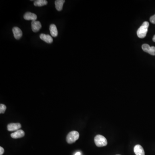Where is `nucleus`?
<instances>
[{
  "label": "nucleus",
  "instance_id": "obj_1",
  "mask_svg": "<svg viewBox=\"0 0 155 155\" xmlns=\"http://www.w3.org/2000/svg\"><path fill=\"white\" fill-rule=\"evenodd\" d=\"M149 26V23L146 21L144 22L142 25L139 28L137 31V34L139 38H143L146 36Z\"/></svg>",
  "mask_w": 155,
  "mask_h": 155
},
{
  "label": "nucleus",
  "instance_id": "obj_2",
  "mask_svg": "<svg viewBox=\"0 0 155 155\" xmlns=\"http://www.w3.org/2000/svg\"><path fill=\"white\" fill-rule=\"evenodd\" d=\"M80 134L77 131H73L68 134L66 137V141L69 144H71L79 139Z\"/></svg>",
  "mask_w": 155,
  "mask_h": 155
},
{
  "label": "nucleus",
  "instance_id": "obj_3",
  "mask_svg": "<svg viewBox=\"0 0 155 155\" xmlns=\"http://www.w3.org/2000/svg\"><path fill=\"white\" fill-rule=\"evenodd\" d=\"M94 142L98 147H103L107 145V140L104 136L101 135H96L94 138Z\"/></svg>",
  "mask_w": 155,
  "mask_h": 155
},
{
  "label": "nucleus",
  "instance_id": "obj_4",
  "mask_svg": "<svg viewBox=\"0 0 155 155\" xmlns=\"http://www.w3.org/2000/svg\"><path fill=\"white\" fill-rule=\"evenodd\" d=\"M142 48L143 51L151 55H155V47H150L148 44L142 45Z\"/></svg>",
  "mask_w": 155,
  "mask_h": 155
},
{
  "label": "nucleus",
  "instance_id": "obj_5",
  "mask_svg": "<svg viewBox=\"0 0 155 155\" xmlns=\"http://www.w3.org/2000/svg\"><path fill=\"white\" fill-rule=\"evenodd\" d=\"M41 25L40 22L35 20L31 22V29L32 31L34 32H37L39 31L41 29Z\"/></svg>",
  "mask_w": 155,
  "mask_h": 155
},
{
  "label": "nucleus",
  "instance_id": "obj_6",
  "mask_svg": "<svg viewBox=\"0 0 155 155\" xmlns=\"http://www.w3.org/2000/svg\"><path fill=\"white\" fill-rule=\"evenodd\" d=\"M13 32L15 39L19 40L22 37L23 32L22 30L18 27H13Z\"/></svg>",
  "mask_w": 155,
  "mask_h": 155
},
{
  "label": "nucleus",
  "instance_id": "obj_7",
  "mask_svg": "<svg viewBox=\"0 0 155 155\" xmlns=\"http://www.w3.org/2000/svg\"><path fill=\"white\" fill-rule=\"evenodd\" d=\"M21 128V125L20 123H10L7 126V130L10 132L17 131Z\"/></svg>",
  "mask_w": 155,
  "mask_h": 155
},
{
  "label": "nucleus",
  "instance_id": "obj_8",
  "mask_svg": "<svg viewBox=\"0 0 155 155\" xmlns=\"http://www.w3.org/2000/svg\"><path fill=\"white\" fill-rule=\"evenodd\" d=\"M24 18L26 20H32L35 21L37 19V16L35 14L32 13L26 12L23 16Z\"/></svg>",
  "mask_w": 155,
  "mask_h": 155
},
{
  "label": "nucleus",
  "instance_id": "obj_9",
  "mask_svg": "<svg viewBox=\"0 0 155 155\" xmlns=\"http://www.w3.org/2000/svg\"><path fill=\"white\" fill-rule=\"evenodd\" d=\"M25 136V132L23 130H18L11 134V137L14 139L20 138Z\"/></svg>",
  "mask_w": 155,
  "mask_h": 155
},
{
  "label": "nucleus",
  "instance_id": "obj_10",
  "mask_svg": "<svg viewBox=\"0 0 155 155\" xmlns=\"http://www.w3.org/2000/svg\"><path fill=\"white\" fill-rule=\"evenodd\" d=\"M134 150L136 155H145L144 150L143 147L140 145L138 144L135 146Z\"/></svg>",
  "mask_w": 155,
  "mask_h": 155
},
{
  "label": "nucleus",
  "instance_id": "obj_11",
  "mask_svg": "<svg viewBox=\"0 0 155 155\" xmlns=\"http://www.w3.org/2000/svg\"><path fill=\"white\" fill-rule=\"evenodd\" d=\"M40 37L42 40L48 44H51L53 41L52 37L49 35L45 34H41L40 35Z\"/></svg>",
  "mask_w": 155,
  "mask_h": 155
},
{
  "label": "nucleus",
  "instance_id": "obj_12",
  "mask_svg": "<svg viewBox=\"0 0 155 155\" xmlns=\"http://www.w3.org/2000/svg\"><path fill=\"white\" fill-rule=\"evenodd\" d=\"M65 2V0H56L55 1V7L58 11H62Z\"/></svg>",
  "mask_w": 155,
  "mask_h": 155
},
{
  "label": "nucleus",
  "instance_id": "obj_13",
  "mask_svg": "<svg viewBox=\"0 0 155 155\" xmlns=\"http://www.w3.org/2000/svg\"><path fill=\"white\" fill-rule=\"evenodd\" d=\"M50 31L52 36L56 37L58 35L57 29L55 25L52 24L50 25Z\"/></svg>",
  "mask_w": 155,
  "mask_h": 155
},
{
  "label": "nucleus",
  "instance_id": "obj_14",
  "mask_svg": "<svg viewBox=\"0 0 155 155\" xmlns=\"http://www.w3.org/2000/svg\"><path fill=\"white\" fill-rule=\"evenodd\" d=\"M47 1L46 0H37L35 1L34 5L36 7H42L47 5Z\"/></svg>",
  "mask_w": 155,
  "mask_h": 155
},
{
  "label": "nucleus",
  "instance_id": "obj_15",
  "mask_svg": "<svg viewBox=\"0 0 155 155\" xmlns=\"http://www.w3.org/2000/svg\"><path fill=\"white\" fill-rule=\"evenodd\" d=\"M6 106L3 104H1L0 105V113H4L6 110Z\"/></svg>",
  "mask_w": 155,
  "mask_h": 155
},
{
  "label": "nucleus",
  "instance_id": "obj_16",
  "mask_svg": "<svg viewBox=\"0 0 155 155\" xmlns=\"http://www.w3.org/2000/svg\"><path fill=\"white\" fill-rule=\"evenodd\" d=\"M150 21L151 23L152 24H155V15H153V16H152L151 17H150Z\"/></svg>",
  "mask_w": 155,
  "mask_h": 155
},
{
  "label": "nucleus",
  "instance_id": "obj_17",
  "mask_svg": "<svg viewBox=\"0 0 155 155\" xmlns=\"http://www.w3.org/2000/svg\"><path fill=\"white\" fill-rule=\"evenodd\" d=\"M4 152H5V150H4V148L1 146L0 147V155H3Z\"/></svg>",
  "mask_w": 155,
  "mask_h": 155
},
{
  "label": "nucleus",
  "instance_id": "obj_18",
  "mask_svg": "<svg viewBox=\"0 0 155 155\" xmlns=\"http://www.w3.org/2000/svg\"><path fill=\"white\" fill-rule=\"evenodd\" d=\"M75 155H81V152H76V153L75 154Z\"/></svg>",
  "mask_w": 155,
  "mask_h": 155
},
{
  "label": "nucleus",
  "instance_id": "obj_19",
  "mask_svg": "<svg viewBox=\"0 0 155 155\" xmlns=\"http://www.w3.org/2000/svg\"><path fill=\"white\" fill-rule=\"evenodd\" d=\"M152 41H153L154 42H155V35H154V36H153V38H152Z\"/></svg>",
  "mask_w": 155,
  "mask_h": 155
},
{
  "label": "nucleus",
  "instance_id": "obj_20",
  "mask_svg": "<svg viewBox=\"0 0 155 155\" xmlns=\"http://www.w3.org/2000/svg\"></svg>",
  "mask_w": 155,
  "mask_h": 155
}]
</instances>
